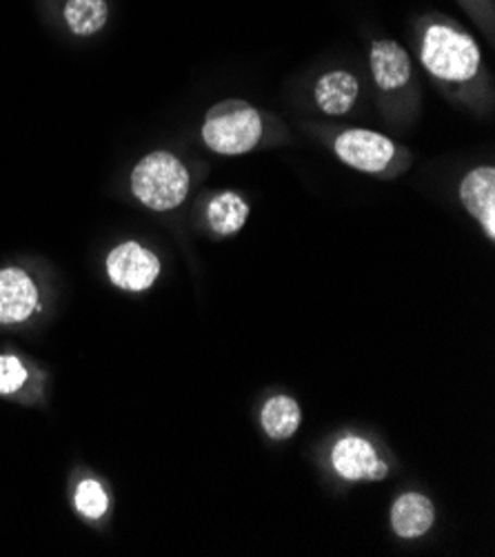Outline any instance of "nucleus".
<instances>
[{
	"instance_id": "f03ea898",
	"label": "nucleus",
	"mask_w": 495,
	"mask_h": 557,
	"mask_svg": "<svg viewBox=\"0 0 495 557\" xmlns=\"http://www.w3.org/2000/svg\"><path fill=\"white\" fill-rule=\"evenodd\" d=\"M202 143L220 156H243L256 149L264 136L260 111L238 98L213 104L202 123Z\"/></svg>"
},
{
	"instance_id": "4468645a",
	"label": "nucleus",
	"mask_w": 495,
	"mask_h": 557,
	"mask_svg": "<svg viewBox=\"0 0 495 557\" xmlns=\"http://www.w3.org/2000/svg\"><path fill=\"white\" fill-rule=\"evenodd\" d=\"M65 21L76 36H94L107 23V3L104 0H67Z\"/></svg>"
},
{
	"instance_id": "39448f33",
	"label": "nucleus",
	"mask_w": 495,
	"mask_h": 557,
	"mask_svg": "<svg viewBox=\"0 0 495 557\" xmlns=\"http://www.w3.org/2000/svg\"><path fill=\"white\" fill-rule=\"evenodd\" d=\"M109 281L125 292H147L160 275V260L138 243H123L107 256Z\"/></svg>"
},
{
	"instance_id": "9d476101",
	"label": "nucleus",
	"mask_w": 495,
	"mask_h": 557,
	"mask_svg": "<svg viewBox=\"0 0 495 557\" xmlns=\"http://www.w3.org/2000/svg\"><path fill=\"white\" fill-rule=\"evenodd\" d=\"M360 98V83L351 72L334 70L318 78L313 100L326 116H345Z\"/></svg>"
},
{
	"instance_id": "f8f14e48",
	"label": "nucleus",
	"mask_w": 495,
	"mask_h": 557,
	"mask_svg": "<svg viewBox=\"0 0 495 557\" xmlns=\"http://www.w3.org/2000/svg\"><path fill=\"white\" fill-rule=\"evenodd\" d=\"M247 200L236 191H220L207 205V222L218 236H236L249 218Z\"/></svg>"
},
{
	"instance_id": "dca6fc26",
	"label": "nucleus",
	"mask_w": 495,
	"mask_h": 557,
	"mask_svg": "<svg viewBox=\"0 0 495 557\" xmlns=\"http://www.w3.org/2000/svg\"><path fill=\"white\" fill-rule=\"evenodd\" d=\"M25 380L27 371L16 356H0V396L16 394Z\"/></svg>"
},
{
	"instance_id": "f257e3e1",
	"label": "nucleus",
	"mask_w": 495,
	"mask_h": 557,
	"mask_svg": "<svg viewBox=\"0 0 495 557\" xmlns=\"http://www.w3.org/2000/svg\"><path fill=\"white\" fill-rule=\"evenodd\" d=\"M418 59L445 87L465 89L484 76L478 40L456 18L437 12L418 21Z\"/></svg>"
},
{
	"instance_id": "423d86ee",
	"label": "nucleus",
	"mask_w": 495,
	"mask_h": 557,
	"mask_svg": "<svg viewBox=\"0 0 495 557\" xmlns=\"http://www.w3.org/2000/svg\"><path fill=\"white\" fill-rule=\"evenodd\" d=\"M332 467L347 482H382L389 475V465L360 435H345L334 444Z\"/></svg>"
},
{
	"instance_id": "f3484780",
	"label": "nucleus",
	"mask_w": 495,
	"mask_h": 557,
	"mask_svg": "<svg viewBox=\"0 0 495 557\" xmlns=\"http://www.w3.org/2000/svg\"><path fill=\"white\" fill-rule=\"evenodd\" d=\"M460 8L469 14V18L484 32V36L493 42V23H495V0H458Z\"/></svg>"
},
{
	"instance_id": "20e7f679",
	"label": "nucleus",
	"mask_w": 495,
	"mask_h": 557,
	"mask_svg": "<svg viewBox=\"0 0 495 557\" xmlns=\"http://www.w3.org/2000/svg\"><path fill=\"white\" fill-rule=\"evenodd\" d=\"M334 153L341 162L362 174L382 176L405 166L403 149L389 136L371 129H345L334 138Z\"/></svg>"
},
{
	"instance_id": "2eb2a0df",
	"label": "nucleus",
	"mask_w": 495,
	"mask_h": 557,
	"mask_svg": "<svg viewBox=\"0 0 495 557\" xmlns=\"http://www.w3.org/2000/svg\"><path fill=\"white\" fill-rule=\"evenodd\" d=\"M74 505L78 509L81 516L89 518V520H98L107 513L109 509V495L102 488L100 482L96 480H83L76 488V497H74Z\"/></svg>"
},
{
	"instance_id": "7ed1b4c3",
	"label": "nucleus",
	"mask_w": 495,
	"mask_h": 557,
	"mask_svg": "<svg viewBox=\"0 0 495 557\" xmlns=\"http://www.w3.org/2000/svg\"><path fill=\"white\" fill-rule=\"evenodd\" d=\"M189 172L181 158L170 151L145 156L132 172L134 196L153 211H172L181 207L189 194Z\"/></svg>"
},
{
	"instance_id": "1a4fd4ad",
	"label": "nucleus",
	"mask_w": 495,
	"mask_h": 557,
	"mask_svg": "<svg viewBox=\"0 0 495 557\" xmlns=\"http://www.w3.org/2000/svg\"><path fill=\"white\" fill-rule=\"evenodd\" d=\"M38 307V292L23 269H0V324L27 320Z\"/></svg>"
},
{
	"instance_id": "6e6552de",
	"label": "nucleus",
	"mask_w": 495,
	"mask_h": 557,
	"mask_svg": "<svg viewBox=\"0 0 495 557\" xmlns=\"http://www.w3.org/2000/svg\"><path fill=\"white\" fill-rule=\"evenodd\" d=\"M460 202L484 230L486 238L495 240V170L491 164L475 166L460 181Z\"/></svg>"
},
{
	"instance_id": "9b49d317",
	"label": "nucleus",
	"mask_w": 495,
	"mask_h": 557,
	"mask_svg": "<svg viewBox=\"0 0 495 557\" xmlns=\"http://www.w3.org/2000/svg\"><path fill=\"white\" fill-rule=\"evenodd\" d=\"M435 522V507L422 493H403L392 505V529L403 540L426 535Z\"/></svg>"
},
{
	"instance_id": "ddd939ff",
	"label": "nucleus",
	"mask_w": 495,
	"mask_h": 557,
	"mask_svg": "<svg viewBox=\"0 0 495 557\" xmlns=\"http://www.w3.org/2000/svg\"><path fill=\"white\" fill-rule=\"evenodd\" d=\"M300 422H302L300 405L285 394L269 398L260 411L262 431L271 440H279V442L294 437L296 431L300 429Z\"/></svg>"
},
{
	"instance_id": "0eeeda50",
	"label": "nucleus",
	"mask_w": 495,
	"mask_h": 557,
	"mask_svg": "<svg viewBox=\"0 0 495 557\" xmlns=\"http://www.w3.org/2000/svg\"><path fill=\"white\" fill-rule=\"evenodd\" d=\"M369 70L382 94L405 91L413 83L409 51L394 38H378L369 47Z\"/></svg>"
}]
</instances>
